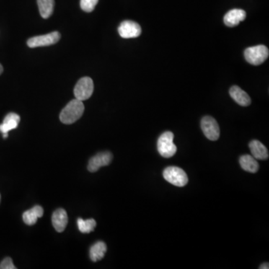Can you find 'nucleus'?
I'll return each mask as SVG.
<instances>
[{
    "label": "nucleus",
    "instance_id": "obj_2",
    "mask_svg": "<svg viewBox=\"0 0 269 269\" xmlns=\"http://www.w3.org/2000/svg\"><path fill=\"white\" fill-rule=\"evenodd\" d=\"M174 135L171 132H165L159 137L157 141V150L164 158H171L177 153V148L174 143Z\"/></svg>",
    "mask_w": 269,
    "mask_h": 269
},
{
    "label": "nucleus",
    "instance_id": "obj_17",
    "mask_svg": "<svg viewBox=\"0 0 269 269\" xmlns=\"http://www.w3.org/2000/svg\"><path fill=\"white\" fill-rule=\"evenodd\" d=\"M107 244L104 242H97L91 246L90 249V258L93 262L102 260L107 253Z\"/></svg>",
    "mask_w": 269,
    "mask_h": 269
},
{
    "label": "nucleus",
    "instance_id": "obj_5",
    "mask_svg": "<svg viewBox=\"0 0 269 269\" xmlns=\"http://www.w3.org/2000/svg\"><path fill=\"white\" fill-rule=\"evenodd\" d=\"M94 91V82L90 77H83L78 81L74 88L76 99L84 101L89 99Z\"/></svg>",
    "mask_w": 269,
    "mask_h": 269
},
{
    "label": "nucleus",
    "instance_id": "obj_10",
    "mask_svg": "<svg viewBox=\"0 0 269 269\" xmlns=\"http://www.w3.org/2000/svg\"><path fill=\"white\" fill-rule=\"evenodd\" d=\"M19 121H20V117L17 114L13 112L8 114L5 117L3 123L0 125V132L3 133V138H8L9 132L17 128Z\"/></svg>",
    "mask_w": 269,
    "mask_h": 269
},
{
    "label": "nucleus",
    "instance_id": "obj_7",
    "mask_svg": "<svg viewBox=\"0 0 269 269\" xmlns=\"http://www.w3.org/2000/svg\"><path fill=\"white\" fill-rule=\"evenodd\" d=\"M203 134L210 141H216L220 137V128L216 120L213 117L205 116L201 120Z\"/></svg>",
    "mask_w": 269,
    "mask_h": 269
},
{
    "label": "nucleus",
    "instance_id": "obj_19",
    "mask_svg": "<svg viewBox=\"0 0 269 269\" xmlns=\"http://www.w3.org/2000/svg\"><path fill=\"white\" fill-rule=\"evenodd\" d=\"M78 228H79V231L82 233H89L94 231V228H95L97 222L95 220L88 219L83 220L82 218H78L77 220Z\"/></svg>",
    "mask_w": 269,
    "mask_h": 269
},
{
    "label": "nucleus",
    "instance_id": "obj_23",
    "mask_svg": "<svg viewBox=\"0 0 269 269\" xmlns=\"http://www.w3.org/2000/svg\"><path fill=\"white\" fill-rule=\"evenodd\" d=\"M3 72V66H2L1 64H0V75L2 74V73Z\"/></svg>",
    "mask_w": 269,
    "mask_h": 269
},
{
    "label": "nucleus",
    "instance_id": "obj_22",
    "mask_svg": "<svg viewBox=\"0 0 269 269\" xmlns=\"http://www.w3.org/2000/svg\"><path fill=\"white\" fill-rule=\"evenodd\" d=\"M260 269H268L269 268V264L268 262H265V263L262 264L260 265Z\"/></svg>",
    "mask_w": 269,
    "mask_h": 269
},
{
    "label": "nucleus",
    "instance_id": "obj_1",
    "mask_svg": "<svg viewBox=\"0 0 269 269\" xmlns=\"http://www.w3.org/2000/svg\"><path fill=\"white\" fill-rule=\"evenodd\" d=\"M84 111L82 101L77 99H73L61 111L60 120L65 125H72L82 116Z\"/></svg>",
    "mask_w": 269,
    "mask_h": 269
},
{
    "label": "nucleus",
    "instance_id": "obj_8",
    "mask_svg": "<svg viewBox=\"0 0 269 269\" xmlns=\"http://www.w3.org/2000/svg\"><path fill=\"white\" fill-rule=\"evenodd\" d=\"M118 33L123 38H133L141 35V28L134 21L125 20L119 26Z\"/></svg>",
    "mask_w": 269,
    "mask_h": 269
},
{
    "label": "nucleus",
    "instance_id": "obj_13",
    "mask_svg": "<svg viewBox=\"0 0 269 269\" xmlns=\"http://www.w3.org/2000/svg\"><path fill=\"white\" fill-rule=\"evenodd\" d=\"M229 93L231 97H232L239 105L242 106V107H249V106L251 105V97H249V94H247L245 91H243L239 86H233V87L230 89Z\"/></svg>",
    "mask_w": 269,
    "mask_h": 269
},
{
    "label": "nucleus",
    "instance_id": "obj_12",
    "mask_svg": "<svg viewBox=\"0 0 269 269\" xmlns=\"http://www.w3.org/2000/svg\"><path fill=\"white\" fill-rule=\"evenodd\" d=\"M52 222L57 232L63 233L68 223V217L66 211L64 209L55 210L52 216Z\"/></svg>",
    "mask_w": 269,
    "mask_h": 269
},
{
    "label": "nucleus",
    "instance_id": "obj_20",
    "mask_svg": "<svg viewBox=\"0 0 269 269\" xmlns=\"http://www.w3.org/2000/svg\"><path fill=\"white\" fill-rule=\"evenodd\" d=\"M99 0H81V9L86 12L90 13L94 11Z\"/></svg>",
    "mask_w": 269,
    "mask_h": 269
},
{
    "label": "nucleus",
    "instance_id": "obj_3",
    "mask_svg": "<svg viewBox=\"0 0 269 269\" xmlns=\"http://www.w3.org/2000/svg\"><path fill=\"white\" fill-rule=\"evenodd\" d=\"M244 54L247 63L253 65H260L268 58L269 51L265 46L258 45L246 49Z\"/></svg>",
    "mask_w": 269,
    "mask_h": 269
},
{
    "label": "nucleus",
    "instance_id": "obj_4",
    "mask_svg": "<svg viewBox=\"0 0 269 269\" xmlns=\"http://www.w3.org/2000/svg\"><path fill=\"white\" fill-rule=\"evenodd\" d=\"M163 177L168 182L177 187H183L188 183L187 173L178 167L171 166L163 171Z\"/></svg>",
    "mask_w": 269,
    "mask_h": 269
},
{
    "label": "nucleus",
    "instance_id": "obj_18",
    "mask_svg": "<svg viewBox=\"0 0 269 269\" xmlns=\"http://www.w3.org/2000/svg\"><path fill=\"white\" fill-rule=\"evenodd\" d=\"M40 15L45 19H47L53 13L55 2L54 0H37Z\"/></svg>",
    "mask_w": 269,
    "mask_h": 269
},
{
    "label": "nucleus",
    "instance_id": "obj_16",
    "mask_svg": "<svg viewBox=\"0 0 269 269\" xmlns=\"http://www.w3.org/2000/svg\"><path fill=\"white\" fill-rule=\"evenodd\" d=\"M241 167L243 170L250 173H257L260 169L259 163L255 158L250 155H244L239 159Z\"/></svg>",
    "mask_w": 269,
    "mask_h": 269
},
{
    "label": "nucleus",
    "instance_id": "obj_24",
    "mask_svg": "<svg viewBox=\"0 0 269 269\" xmlns=\"http://www.w3.org/2000/svg\"><path fill=\"white\" fill-rule=\"evenodd\" d=\"M0 201H1V195H0Z\"/></svg>",
    "mask_w": 269,
    "mask_h": 269
},
{
    "label": "nucleus",
    "instance_id": "obj_15",
    "mask_svg": "<svg viewBox=\"0 0 269 269\" xmlns=\"http://www.w3.org/2000/svg\"><path fill=\"white\" fill-rule=\"evenodd\" d=\"M44 215V210L40 206H35L31 210H27L23 215L24 223L27 225H34L39 218Z\"/></svg>",
    "mask_w": 269,
    "mask_h": 269
},
{
    "label": "nucleus",
    "instance_id": "obj_11",
    "mask_svg": "<svg viewBox=\"0 0 269 269\" xmlns=\"http://www.w3.org/2000/svg\"><path fill=\"white\" fill-rule=\"evenodd\" d=\"M246 18V12L242 9H233L225 14L224 22L228 27H234Z\"/></svg>",
    "mask_w": 269,
    "mask_h": 269
},
{
    "label": "nucleus",
    "instance_id": "obj_9",
    "mask_svg": "<svg viewBox=\"0 0 269 269\" xmlns=\"http://www.w3.org/2000/svg\"><path fill=\"white\" fill-rule=\"evenodd\" d=\"M113 156L110 152H101L93 156L89 160L88 169L90 172H96L104 166H107L112 162Z\"/></svg>",
    "mask_w": 269,
    "mask_h": 269
},
{
    "label": "nucleus",
    "instance_id": "obj_6",
    "mask_svg": "<svg viewBox=\"0 0 269 269\" xmlns=\"http://www.w3.org/2000/svg\"><path fill=\"white\" fill-rule=\"evenodd\" d=\"M60 38H61V35L59 32H53L47 35L31 37L28 40L27 45L31 48L47 47V46L55 45L57 42H59Z\"/></svg>",
    "mask_w": 269,
    "mask_h": 269
},
{
    "label": "nucleus",
    "instance_id": "obj_14",
    "mask_svg": "<svg viewBox=\"0 0 269 269\" xmlns=\"http://www.w3.org/2000/svg\"><path fill=\"white\" fill-rule=\"evenodd\" d=\"M249 148H250L252 156L255 159H260V160L268 159L269 156L268 149L260 141H257V140H253L249 143Z\"/></svg>",
    "mask_w": 269,
    "mask_h": 269
},
{
    "label": "nucleus",
    "instance_id": "obj_21",
    "mask_svg": "<svg viewBox=\"0 0 269 269\" xmlns=\"http://www.w3.org/2000/svg\"><path fill=\"white\" fill-rule=\"evenodd\" d=\"M0 269H16V267L14 266L12 260L9 257H7L0 263Z\"/></svg>",
    "mask_w": 269,
    "mask_h": 269
}]
</instances>
